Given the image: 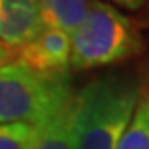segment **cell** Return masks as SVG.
Wrapping results in <instances>:
<instances>
[{
	"instance_id": "cell-5",
	"label": "cell",
	"mask_w": 149,
	"mask_h": 149,
	"mask_svg": "<svg viewBox=\"0 0 149 149\" xmlns=\"http://www.w3.org/2000/svg\"><path fill=\"white\" fill-rule=\"evenodd\" d=\"M44 29L38 0H0V44L17 50Z\"/></svg>"
},
{
	"instance_id": "cell-8",
	"label": "cell",
	"mask_w": 149,
	"mask_h": 149,
	"mask_svg": "<svg viewBox=\"0 0 149 149\" xmlns=\"http://www.w3.org/2000/svg\"><path fill=\"white\" fill-rule=\"evenodd\" d=\"M117 149H149V94L140 92L126 128L118 138Z\"/></svg>"
},
{
	"instance_id": "cell-12",
	"label": "cell",
	"mask_w": 149,
	"mask_h": 149,
	"mask_svg": "<svg viewBox=\"0 0 149 149\" xmlns=\"http://www.w3.org/2000/svg\"><path fill=\"white\" fill-rule=\"evenodd\" d=\"M145 92H147V94H149V86H147V90H145Z\"/></svg>"
},
{
	"instance_id": "cell-2",
	"label": "cell",
	"mask_w": 149,
	"mask_h": 149,
	"mask_svg": "<svg viewBox=\"0 0 149 149\" xmlns=\"http://www.w3.org/2000/svg\"><path fill=\"white\" fill-rule=\"evenodd\" d=\"M141 50V38L132 21L115 6L92 0L84 21L71 35L73 71L117 63Z\"/></svg>"
},
{
	"instance_id": "cell-7",
	"label": "cell",
	"mask_w": 149,
	"mask_h": 149,
	"mask_svg": "<svg viewBox=\"0 0 149 149\" xmlns=\"http://www.w3.org/2000/svg\"><path fill=\"white\" fill-rule=\"evenodd\" d=\"M92 0H38L44 29L73 35L84 21Z\"/></svg>"
},
{
	"instance_id": "cell-1",
	"label": "cell",
	"mask_w": 149,
	"mask_h": 149,
	"mask_svg": "<svg viewBox=\"0 0 149 149\" xmlns=\"http://www.w3.org/2000/svg\"><path fill=\"white\" fill-rule=\"evenodd\" d=\"M136 80L105 77L77 92L73 149H117L140 97Z\"/></svg>"
},
{
	"instance_id": "cell-4",
	"label": "cell",
	"mask_w": 149,
	"mask_h": 149,
	"mask_svg": "<svg viewBox=\"0 0 149 149\" xmlns=\"http://www.w3.org/2000/svg\"><path fill=\"white\" fill-rule=\"evenodd\" d=\"M15 61L46 77H69L71 36L56 29H42L31 42L15 50Z\"/></svg>"
},
{
	"instance_id": "cell-6",
	"label": "cell",
	"mask_w": 149,
	"mask_h": 149,
	"mask_svg": "<svg viewBox=\"0 0 149 149\" xmlns=\"http://www.w3.org/2000/svg\"><path fill=\"white\" fill-rule=\"evenodd\" d=\"M74 120H77V92L56 113L36 126L31 149H73Z\"/></svg>"
},
{
	"instance_id": "cell-11",
	"label": "cell",
	"mask_w": 149,
	"mask_h": 149,
	"mask_svg": "<svg viewBox=\"0 0 149 149\" xmlns=\"http://www.w3.org/2000/svg\"><path fill=\"white\" fill-rule=\"evenodd\" d=\"M8 56H10V52L2 46V44H0V65H4V63L8 61Z\"/></svg>"
},
{
	"instance_id": "cell-9",
	"label": "cell",
	"mask_w": 149,
	"mask_h": 149,
	"mask_svg": "<svg viewBox=\"0 0 149 149\" xmlns=\"http://www.w3.org/2000/svg\"><path fill=\"white\" fill-rule=\"evenodd\" d=\"M36 126L27 123L0 124V149H31Z\"/></svg>"
},
{
	"instance_id": "cell-10",
	"label": "cell",
	"mask_w": 149,
	"mask_h": 149,
	"mask_svg": "<svg viewBox=\"0 0 149 149\" xmlns=\"http://www.w3.org/2000/svg\"><path fill=\"white\" fill-rule=\"evenodd\" d=\"M105 2H111V4L126 8V10H138L140 6L145 4V0H105Z\"/></svg>"
},
{
	"instance_id": "cell-3",
	"label": "cell",
	"mask_w": 149,
	"mask_h": 149,
	"mask_svg": "<svg viewBox=\"0 0 149 149\" xmlns=\"http://www.w3.org/2000/svg\"><path fill=\"white\" fill-rule=\"evenodd\" d=\"M69 77H46L21 63L0 65V124L38 126L73 97Z\"/></svg>"
}]
</instances>
